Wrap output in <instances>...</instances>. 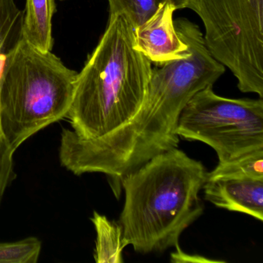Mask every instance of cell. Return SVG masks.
<instances>
[{
	"mask_svg": "<svg viewBox=\"0 0 263 263\" xmlns=\"http://www.w3.org/2000/svg\"><path fill=\"white\" fill-rule=\"evenodd\" d=\"M206 200L221 209L241 212L263 221V181L223 179L206 181Z\"/></svg>",
	"mask_w": 263,
	"mask_h": 263,
	"instance_id": "8",
	"label": "cell"
},
{
	"mask_svg": "<svg viewBox=\"0 0 263 263\" xmlns=\"http://www.w3.org/2000/svg\"><path fill=\"white\" fill-rule=\"evenodd\" d=\"M207 173L201 161L176 147L124 175L119 224L126 246L141 254L179 247L182 232L203 213L198 194Z\"/></svg>",
	"mask_w": 263,
	"mask_h": 263,
	"instance_id": "2",
	"label": "cell"
},
{
	"mask_svg": "<svg viewBox=\"0 0 263 263\" xmlns=\"http://www.w3.org/2000/svg\"><path fill=\"white\" fill-rule=\"evenodd\" d=\"M152 71V62L135 48L132 24L123 15L110 16L77 77L67 117L75 134L98 139L132 121L142 105Z\"/></svg>",
	"mask_w": 263,
	"mask_h": 263,
	"instance_id": "3",
	"label": "cell"
},
{
	"mask_svg": "<svg viewBox=\"0 0 263 263\" xmlns=\"http://www.w3.org/2000/svg\"><path fill=\"white\" fill-rule=\"evenodd\" d=\"M256 179L263 181V149L249 152L227 162L219 163L207 173V181Z\"/></svg>",
	"mask_w": 263,
	"mask_h": 263,
	"instance_id": "12",
	"label": "cell"
},
{
	"mask_svg": "<svg viewBox=\"0 0 263 263\" xmlns=\"http://www.w3.org/2000/svg\"><path fill=\"white\" fill-rule=\"evenodd\" d=\"M91 221L97 232L95 261L98 263H122L123 251L127 246L121 224L110 221L97 212H93Z\"/></svg>",
	"mask_w": 263,
	"mask_h": 263,
	"instance_id": "10",
	"label": "cell"
},
{
	"mask_svg": "<svg viewBox=\"0 0 263 263\" xmlns=\"http://www.w3.org/2000/svg\"><path fill=\"white\" fill-rule=\"evenodd\" d=\"M204 24L206 47L243 93L263 98V0H189Z\"/></svg>",
	"mask_w": 263,
	"mask_h": 263,
	"instance_id": "5",
	"label": "cell"
},
{
	"mask_svg": "<svg viewBox=\"0 0 263 263\" xmlns=\"http://www.w3.org/2000/svg\"><path fill=\"white\" fill-rule=\"evenodd\" d=\"M174 24L187 53L152 68L142 105L132 121L95 140L83 139L73 130L63 129L59 158L67 170L77 175L105 174L115 190L124 175L178 147L181 111L195 93L213 86L226 67L211 54L196 24L184 18Z\"/></svg>",
	"mask_w": 263,
	"mask_h": 263,
	"instance_id": "1",
	"label": "cell"
},
{
	"mask_svg": "<svg viewBox=\"0 0 263 263\" xmlns=\"http://www.w3.org/2000/svg\"><path fill=\"white\" fill-rule=\"evenodd\" d=\"M212 87L200 90L186 104L178 120V136L210 146L219 163L263 149L262 98H223Z\"/></svg>",
	"mask_w": 263,
	"mask_h": 263,
	"instance_id": "6",
	"label": "cell"
},
{
	"mask_svg": "<svg viewBox=\"0 0 263 263\" xmlns=\"http://www.w3.org/2000/svg\"><path fill=\"white\" fill-rule=\"evenodd\" d=\"M78 74L52 51L24 39L9 53L0 79V126L13 151L67 118Z\"/></svg>",
	"mask_w": 263,
	"mask_h": 263,
	"instance_id": "4",
	"label": "cell"
},
{
	"mask_svg": "<svg viewBox=\"0 0 263 263\" xmlns=\"http://www.w3.org/2000/svg\"><path fill=\"white\" fill-rule=\"evenodd\" d=\"M166 0H108L110 16L123 15L133 28L145 22ZM177 10L189 7V0H170Z\"/></svg>",
	"mask_w": 263,
	"mask_h": 263,
	"instance_id": "13",
	"label": "cell"
},
{
	"mask_svg": "<svg viewBox=\"0 0 263 263\" xmlns=\"http://www.w3.org/2000/svg\"><path fill=\"white\" fill-rule=\"evenodd\" d=\"M61 1H64V0H61Z\"/></svg>",
	"mask_w": 263,
	"mask_h": 263,
	"instance_id": "16",
	"label": "cell"
},
{
	"mask_svg": "<svg viewBox=\"0 0 263 263\" xmlns=\"http://www.w3.org/2000/svg\"><path fill=\"white\" fill-rule=\"evenodd\" d=\"M24 12L15 0H0V70H4L9 53L24 39Z\"/></svg>",
	"mask_w": 263,
	"mask_h": 263,
	"instance_id": "11",
	"label": "cell"
},
{
	"mask_svg": "<svg viewBox=\"0 0 263 263\" xmlns=\"http://www.w3.org/2000/svg\"><path fill=\"white\" fill-rule=\"evenodd\" d=\"M55 0H26L23 36L42 51H52V21L56 12Z\"/></svg>",
	"mask_w": 263,
	"mask_h": 263,
	"instance_id": "9",
	"label": "cell"
},
{
	"mask_svg": "<svg viewBox=\"0 0 263 263\" xmlns=\"http://www.w3.org/2000/svg\"><path fill=\"white\" fill-rule=\"evenodd\" d=\"M42 243L36 237L13 242H0V263H36Z\"/></svg>",
	"mask_w": 263,
	"mask_h": 263,
	"instance_id": "14",
	"label": "cell"
},
{
	"mask_svg": "<svg viewBox=\"0 0 263 263\" xmlns=\"http://www.w3.org/2000/svg\"><path fill=\"white\" fill-rule=\"evenodd\" d=\"M13 150L6 139L0 126V204L7 187L16 178Z\"/></svg>",
	"mask_w": 263,
	"mask_h": 263,
	"instance_id": "15",
	"label": "cell"
},
{
	"mask_svg": "<svg viewBox=\"0 0 263 263\" xmlns=\"http://www.w3.org/2000/svg\"><path fill=\"white\" fill-rule=\"evenodd\" d=\"M175 10L170 0H166L145 22L134 29L135 48L152 63L163 64L187 53V46L175 30Z\"/></svg>",
	"mask_w": 263,
	"mask_h": 263,
	"instance_id": "7",
	"label": "cell"
}]
</instances>
